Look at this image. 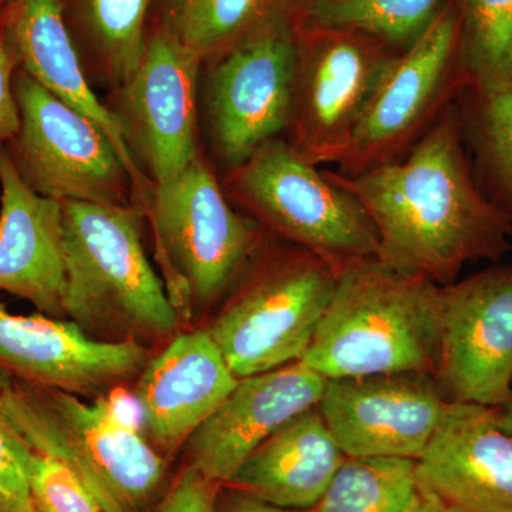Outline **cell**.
Instances as JSON below:
<instances>
[{
  "label": "cell",
  "mask_w": 512,
  "mask_h": 512,
  "mask_svg": "<svg viewBox=\"0 0 512 512\" xmlns=\"http://www.w3.org/2000/svg\"><path fill=\"white\" fill-rule=\"evenodd\" d=\"M295 67L285 140L306 161L338 164L399 53L362 33L292 19Z\"/></svg>",
  "instance_id": "ba28073f"
},
{
  "label": "cell",
  "mask_w": 512,
  "mask_h": 512,
  "mask_svg": "<svg viewBox=\"0 0 512 512\" xmlns=\"http://www.w3.org/2000/svg\"><path fill=\"white\" fill-rule=\"evenodd\" d=\"M326 379L301 362L242 377L217 412L185 444L188 464L225 485L276 430L318 406Z\"/></svg>",
  "instance_id": "e0dca14e"
},
{
  "label": "cell",
  "mask_w": 512,
  "mask_h": 512,
  "mask_svg": "<svg viewBox=\"0 0 512 512\" xmlns=\"http://www.w3.org/2000/svg\"><path fill=\"white\" fill-rule=\"evenodd\" d=\"M440 285L379 258L338 272L335 293L299 362L329 379L429 373L440 355Z\"/></svg>",
  "instance_id": "7a4b0ae2"
},
{
  "label": "cell",
  "mask_w": 512,
  "mask_h": 512,
  "mask_svg": "<svg viewBox=\"0 0 512 512\" xmlns=\"http://www.w3.org/2000/svg\"><path fill=\"white\" fill-rule=\"evenodd\" d=\"M16 60L0 30V147L6 146L20 127L18 101L13 92Z\"/></svg>",
  "instance_id": "4dcf8cb0"
},
{
  "label": "cell",
  "mask_w": 512,
  "mask_h": 512,
  "mask_svg": "<svg viewBox=\"0 0 512 512\" xmlns=\"http://www.w3.org/2000/svg\"><path fill=\"white\" fill-rule=\"evenodd\" d=\"M346 457L316 406L259 444L225 485L274 507L308 512Z\"/></svg>",
  "instance_id": "44dd1931"
},
{
  "label": "cell",
  "mask_w": 512,
  "mask_h": 512,
  "mask_svg": "<svg viewBox=\"0 0 512 512\" xmlns=\"http://www.w3.org/2000/svg\"><path fill=\"white\" fill-rule=\"evenodd\" d=\"M419 497L416 460L346 457L308 512H406Z\"/></svg>",
  "instance_id": "d4e9b609"
},
{
  "label": "cell",
  "mask_w": 512,
  "mask_h": 512,
  "mask_svg": "<svg viewBox=\"0 0 512 512\" xmlns=\"http://www.w3.org/2000/svg\"><path fill=\"white\" fill-rule=\"evenodd\" d=\"M323 173L363 205L380 261L400 271L446 286L467 264L497 262L512 249V215L477 184L458 101L400 160L355 177Z\"/></svg>",
  "instance_id": "6da1fadb"
},
{
  "label": "cell",
  "mask_w": 512,
  "mask_h": 512,
  "mask_svg": "<svg viewBox=\"0 0 512 512\" xmlns=\"http://www.w3.org/2000/svg\"><path fill=\"white\" fill-rule=\"evenodd\" d=\"M66 319L90 338L148 346L173 339L181 319L143 244L138 205L63 202Z\"/></svg>",
  "instance_id": "3957f363"
},
{
  "label": "cell",
  "mask_w": 512,
  "mask_h": 512,
  "mask_svg": "<svg viewBox=\"0 0 512 512\" xmlns=\"http://www.w3.org/2000/svg\"><path fill=\"white\" fill-rule=\"evenodd\" d=\"M302 0H161L158 25L214 62L275 20L293 18Z\"/></svg>",
  "instance_id": "603a6c76"
},
{
  "label": "cell",
  "mask_w": 512,
  "mask_h": 512,
  "mask_svg": "<svg viewBox=\"0 0 512 512\" xmlns=\"http://www.w3.org/2000/svg\"><path fill=\"white\" fill-rule=\"evenodd\" d=\"M0 410L12 433L73 471L104 512H148L161 497L167 458L104 400L12 379Z\"/></svg>",
  "instance_id": "277c9868"
},
{
  "label": "cell",
  "mask_w": 512,
  "mask_h": 512,
  "mask_svg": "<svg viewBox=\"0 0 512 512\" xmlns=\"http://www.w3.org/2000/svg\"><path fill=\"white\" fill-rule=\"evenodd\" d=\"M204 63L158 23L137 69L113 92V111L141 173L157 187L200 154V82Z\"/></svg>",
  "instance_id": "7c38bea8"
},
{
  "label": "cell",
  "mask_w": 512,
  "mask_h": 512,
  "mask_svg": "<svg viewBox=\"0 0 512 512\" xmlns=\"http://www.w3.org/2000/svg\"><path fill=\"white\" fill-rule=\"evenodd\" d=\"M464 144L481 191L512 215V86H468L460 99Z\"/></svg>",
  "instance_id": "cb8c5ba5"
},
{
  "label": "cell",
  "mask_w": 512,
  "mask_h": 512,
  "mask_svg": "<svg viewBox=\"0 0 512 512\" xmlns=\"http://www.w3.org/2000/svg\"><path fill=\"white\" fill-rule=\"evenodd\" d=\"M90 82L116 92L137 69L154 0H62Z\"/></svg>",
  "instance_id": "7402d4cb"
},
{
  "label": "cell",
  "mask_w": 512,
  "mask_h": 512,
  "mask_svg": "<svg viewBox=\"0 0 512 512\" xmlns=\"http://www.w3.org/2000/svg\"><path fill=\"white\" fill-rule=\"evenodd\" d=\"M150 346L90 338L69 319L16 315L0 302V370L12 379L87 397L136 379Z\"/></svg>",
  "instance_id": "9a60e30c"
},
{
  "label": "cell",
  "mask_w": 512,
  "mask_h": 512,
  "mask_svg": "<svg viewBox=\"0 0 512 512\" xmlns=\"http://www.w3.org/2000/svg\"><path fill=\"white\" fill-rule=\"evenodd\" d=\"M67 262L63 202L23 181L0 147V291L66 319Z\"/></svg>",
  "instance_id": "ffe728a7"
},
{
  "label": "cell",
  "mask_w": 512,
  "mask_h": 512,
  "mask_svg": "<svg viewBox=\"0 0 512 512\" xmlns=\"http://www.w3.org/2000/svg\"><path fill=\"white\" fill-rule=\"evenodd\" d=\"M144 215L181 322L225 298L269 237L235 210L204 151L174 180L154 187Z\"/></svg>",
  "instance_id": "5b68a950"
},
{
  "label": "cell",
  "mask_w": 512,
  "mask_h": 512,
  "mask_svg": "<svg viewBox=\"0 0 512 512\" xmlns=\"http://www.w3.org/2000/svg\"><path fill=\"white\" fill-rule=\"evenodd\" d=\"M215 512H303L295 510H285V508L274 507L256 500L251 495L241 493L235 488H222L218 494Z\"/></svg>",
  "instance_id": "1f68e13d"
},
{
  "label": "cell",
  "mask_w": 512,
  "mask_h": 512,
  "mask_svg": "<svg viewBox=\"0 0 512 512\" xmlns=\"http://www.w3.org/2000/svg\"><path fill=\"white\" fill-rule=\"evenodd\" d=\"M0 30L19 70L109 136L133 178L138 207L146 211L154 185L137 167L113 111L94 92L64 18L62 0H8Z\"/></svg>",
  "instance_id": "d6986e66"
},
{
  "label": "cell",
  "mask_w": 512,
  "mask_h": 512,
  "mask_svg": "<svg viewBox=\"0 0 512 512\" xmlns=\"http://www.w3.org/2000/svg\"><path fill=\"white\" fill-rule=\"evenodd\" d=\"M436 380L447 402L498 409L512 397V264L440 286Z\"/></svg>",
  "instance_id": "4fadbf2b"
},
{
  "label": "cell",
  "mask_w": 512,
  "mask_h": 512,
  "mask_svg": "<svg viewBox=\"0 0 512 512\" xmlns=\"http://www.w3.org/2000/svg\"><path fill=\"white\" fill-rule=\"evenodd\" d=\"M417 477L454 511L512 512V431L491 407L447 402Z\"/></svg>",
  "instance_id": "2e32d148"
},
{
  "label": "cell",
  "mask_w": 512,
  "mask_h": 512,
  "mask_svg": "<svg viewBox=\"0 0 512 512\" xmlns=\"http://www.w3.org/2000/svg\"><path fill=\"white\" fill-rule=\"evenodd\" d=\"M12 382L8 373L0 370V394ZM0 512H35L19 458L18 441L3 419L0 410Z\"/></svg>",
  "instance_id": "f1b7e54d"
},
{
  "label": "cell",
  "mask_w": 512,
  "mask_h": 512,
  "mask_svg": "<svg viewBox=\"0 0 512 512\" xmlns=\"http://www.w3.org/2000/svg\"><path fill=\"white\" fill-rule=\"evenodd\" d=\"M338 272L306 249L266 242L207 328L238 379L302 359L328 311Z\"/></svg>",
  "instance_id": "8992f818"
},
{
  "label": "cell",
  "mask_w": 512,
  "mask_h": 512,
  "mask_svg": "<svg viewBox=\"0 0 512 512\" xmlns=\"http://www.w3.org/2000/svg\"><path fill=\"white\" fill-rule=\"evenodd\" d=\"M468 86L460 13L450 0L394 60L336 164L338 173L355 177L406 156Z\"/></svg>",
  "instance_id": "9c48e42d"
},
{
  "label": "cell",
  "mask_w": 512,
  "mask_h": 512,
  "mask_svg": "<svg viewBox=\"0 0 512 512\" xmlns=\"http://www.w3.org/2000/svg\"><path fill=\"white\" fill-rule=\"evenodd\" d=\"M238 382L207 328L175 335L137 376L147 440L165 458L174 456Z\"/></svg>",
  "instance_id": "ac0fdd59"
},
{
  "label": "cell",
  "mask_w": 512,
  "mask_h": 512,
  "mask_svg": "<svg viewBox=\"0 0 512 512\" xmlns=\"http://www.w3.org/2000/svg\"><path fill=\"white\" fill-rule=\"evenodd\" d=\"M450 0H303L293 18L407 49Z\"/></svg>",
  "instance_id": "484cf974"
},
{
  "label": "cell",
  "mask_w": 512,
  "mask_h": 512,
  "mask_svg": "<svg viewBox=\"0 0 512 512\" xmlns=\"http://www.w3.org/2000/svg\"><path fill=\"white\" fill-rule=\"evenodd\" d=\"M470 86H512V0H456Z\"/></svg>",
  "instance_id": "4316f807"
},
{
  "label": "cell",
  "mask_w": 512,
  "mask_h": 512,
  "mask_svg": "<svg viewBox=\"0 0 512 512\" xmlns=\"http://www.w3.org/2000/svg\"><path fill=\"white\" fill-rule=\"evenodd\" d=\"M406 512H457L453 508L448 507L443 501L439 500L436 495L421 490L420 497L416 504L412 505Z\"/></svg>",
  "instance_id": "d6a6232c"
},
{
  "label": "cell",
  "mask_w": 512,
  "mask_h": 512,
  "mask_svg": "<svg viewBox=\"0 0 512 512\" xmlns=\"http://www.w3.org/2000/svg\"><path fill=\"white\" fill-rule=\"evenodd\" d=\"M15 437L35 512H104L73 471Z\"/></svg>",
  "instance_id": "83f0119b"
},
{
  "label": "cell",
  "mask_w": 512,
  "mask_h": 512,
  "mask_svg": "<svg viewBox=\"0 0 512 512\" xmlns=\"http://www.w3.org/2000/svg\"><path fill=\"white\" fill-rule=\"evenodd\" d=\"M20 127L6 144L16 171L43 197L101 205H138L133 178L109 136L16 69Z\"/></svg>",
  "instance_id": "30bf717a"
},
{
  "label": "cell",
  "mask_w": 512,
  "mask_h": 512,
  "mask_svg": "<svg viewBox=\"0 0 512 512\" xmlns=\"http://www.w3.org/2000/svg\"><path fill=\"white\" fill-rule=\"evenodd\" d=\"M446 404L436 376L407 372L326 380L318 409L346 456L417 461Z\"/></svg>",
  "instance_id": "5bb4252c"
},
{
  "label": "cell",
  "mask_w": 512,
  "mask_h": 512,
  "mask_svg": "<svg viewBox=\"0 0 512 512\" xmlns=\"http://www.w3.org/2000/svg\"><path fill=\"white\" fill-rule=\"evenodd\" d=\"M221 184L266 234L312 252L336 271L379 258V235L363 205L299 156L285 137L222 173Z\"/></svg>",
  "instance_id": "52a82bcc"
},
{
  "label": "cell",
  "mask_w": 512,
  "mask_h": 512,
  "mask_svg": "<svg viewBox=\"0 0 512 512\" xmlns=\"http://www.w3.org/2000/svg\"><path fill=\"white\" fill-rule=\"evenodd\" d=\"M220 490L221 484L188 464L148 512H215Z\"/></svg>",
  "instance_id": "f546056e"
},
{
  "label": "cell",
  "mask_w": 512,
  "mask_h": 512,
  "mask_svg": "<svg viewBox=\"0 0 512 512\" xmlns=\"http://www.w3.org/2000/svg\"><path fill=\"white\" fill-rule=\"evenodd\" d=\"M6 3L8 0H0V23H2L3 12H5Z\"/></svg>",
  "instance_id": "e575fe53"
},
{
  "label": "cell",
  "mask_w": 512,
  "mask_h": 512,
  "mask_svg": "<svg viewBox=\"0 0 512 512\" xmlns=\"http://www.w3.org/2000/svg\"><path fill=\"white\" fill-rule=\"evenodd\" d=\"M302 2H303V0H302Z\"/></svg>",
  "instance_id": "d590c367"
},
{
  "label": "cell",
  "mask_w": 512,
  "mask_h": 512,
  "mask_svg": "<svg viewBox=\"0 0 512 512\" xmlns=\"http://www.w3.org/2000/svg\"><path fill=\"white\" fill-rule=\"evenodd\" d=\"M495 414H497L498 423L505 429L512 431V397L504 406L495 409Z\"/></svg>",
  "instance_id": "836d02e7"
},
{
  "label": "cell",
  "mask_w": 512,
  "mask_h": 512,
  "mask_svg": "<svg viewBox=\"0 0 512 512\" xmlns=\"http://www.w3.org/2000/svg\"><path fill=\"white\" fill-rule=\"evenodd\" d=\"M293 18L275 20L204 64L200 113L215 163L232 170L291 121L295 37Z\"/></svg>",
  "instance_id": "8fae6325"
}]
</instances>
